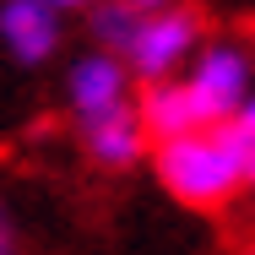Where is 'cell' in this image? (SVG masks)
<instances>
[{
    "instance_id": "cell-5",
    "label": "cell",
    "mask_w": 255,
    "mask_h": 255,
    "mask_svg": "<svg viewBox=\"0 0 255 255\" xmlns=\"http://www.w3.org/2000/svg\"><path fill=\"white\" fill-rule=\"evenodd\" d=\"M82 147H87V157L98 168H114L120 174V168H136L141 157L152 152V130H147V120H141L136 103H120L109 114L82 120Z\"/></svg>"
},
{
    "instance_id": "cell-1",
    "label": "cell",
    "mask_w": 255,
    "mask_h": 255,
    "mask_svg": "<svg viewBox=\"0 0 255 255\" xmlns=\"http://www.w3.org/2000/svg\"><path fill=\"white\" fill-rule=\"evenodd\" d=\"M152 174L179 206L217 212L245 190V136L234 120L152 141Z\"/></svg>"
},
{
    "instance_id": "cell-9",
    "label": "cell",
    "mask_w": 255,
    "mask_h": 255,
    "mask_svg": "<svg viewBox=\"0 0 255 255\" xmlns=\"http://www.w3.org/2000/svg\"><path fill=\"white\" fill-rule=\"evenodd\" d=\"M0 255H22V239H16V223H11V212L0 206Z\"/></svg>"
},
{
    "instance_id": "cell-2",
    "label": "cell",
    "mask_w": 255,
    "mask_h": 255,
    "mask_svg": "<svg viewBox=\"0 0 255 255\" xmlns=\"http://www.w3.org/2000/svg\"><path fill=\"white\" fill-rule=\"evenodd\" d=\"M196 49H201V11L174 0L163 11H141L130 44H125V65L141 82H163V76H179Z\"/></svg>"
},
{
    "instance_id": "cell-11",
    "label": "cell",
    "mask_w": 255,
    "mask_h": 255,
    "mask_svg": "<svg viewBox=\"0 0 255 255\" xmlns=\"http://www.w3.org/2000/svg\"><path fill=\"white\" fill-rule=\"evenodd\" d=\"M245 136V130H239ZM245 190H255V141L245 136Z\"/></svg>"
},
{
    "instance_id": "cell-3",
    "label": "cell",
    "mask_w": 255,
    "mask_h": 255,
    "mask_svg": "<svg viewBox=\"0 0 255 255\" xmlns=\"http://www.w3.org/2000/svg\"><path fill=\"white\" fill-rule=\"evenodd\" d=\"M190 82V93L201 103V114L212 125L234 120L239 103L250 98L255 87V54L239 44V38H201V49L190 54V65L179 71Z\"/></svg>"
},
{
    "instance_id": "cell-8",
    "label": "cell",
    "mask_w": 255,
    "mask_h": 255,
    "mask_svg": "<svg viewBox=\"0 0 255 255\" xmlns=\"http://www.w3.org/2000/svg\"><path fill=\"white\" fill-rule=\"evenodd\" d=\"M136 22H141V11H136L130 0H98V5H93V38H98V49L125 54Z\"/></svg>"
},
{
    "instance_id": "cell-10",
    "label": "cell",
    "mask_w": 255,
    "mask_h": 255,
    "mask_svg": "<svg viewBox=\"0 0 255 255\" xmlns=\"http://www.w3.org/2000/svg\"><path fill=\"white\" fill-rule=\"evenodd\" d=\"M234 125H239V130H245V136L255 141V87H250V98L239 103V114H234Z\"/></svg>"
},
{
    "instance_id": "cell-12",
    "label": "cell",
    "mask_w": 255,
    "mask_h": 255,
    "mask_svg": "<svg viewBox=\"0 0 255 255\" xmlns=\"http://www.w3.org/2000/svg\"><path fill=\"white\" fill-rule=\"evenodd\" d=\"M44 5H54V11H93L98 0H44Z\"/></svg>"
},
{
    "instance_id": "cell-4",
    "label": "cell",
    "mask_w": 255,
    "mask_h": 255,
    "mask_svg": "<svg viewBox=\"0 0 255 255\" xmlns=\"http://www.w3.org/2000/svg\"><path fill=\"white\" fill-rule=\"evenodd\" d=\"M65 103H71L76 125L93 120V114L120 109V103H130V65H125V54H114V49L76 54L71 71H65Z\"/></svg>"
},
{
    "instance_id": "cell-6",
    "label": "cell",
    "mask_w": 255,
    "mask_h": 255,
    "mask_svg": "<svg viewBox=\"0 0 255 255\" xmlns=\"http://www.w3.org/2000/svg\"><path fill=\"white\" fill-rule=\"evenodd\" d=\"M0 44L16 65H44L60 49V11L44 0H5L0 5Z\"/></svg>"
},
{
    "instance_id": "cell-13",
    "label": "cell",
    "mask_w": 255,
    "mask_h": 255,
    "mask_svg": "<svg viewBox=\"0 0 255 255\" xmlns=\"http://www.w3.org/2000/svg\"><path fill=\"white\" fill-rule=\"evenodd\" d=\"M136 11H163V5H174V0H130Z\"/></svg>"
},
{
    "instance_id": "cell-7",
    "label": "cell",
    "mask_w": 255,
    "mask_h": 255,
    "mask_svg": "<svg viewBox=\"0 0 255 255\" xmlns=\"http://www.w3.org/2000/svg\"><path fill=\"white\" fill-rule=\"evenodd\" d=\"M136 109H141V120H147L152 141H168V136H185V130L212 125V120L201 114V103H196V93H190V82H185V76L147 82V87H141V98H136Z\"/></svg>"
},
{
    "instance_id": "cell-14",
    "label": "cell",
    "mask_w": 255,
    "mask_h": 255,
    "mask_svg": "<svg viewBox=\"0 0 255 255\" xmlns=\"http://www.w3.org/2000/svg\"><path fill=\"white\" fill-rule=\"evenodd\" d=\"M250 255H255V250H250Z\"/></svg>"
}]
</instances>
